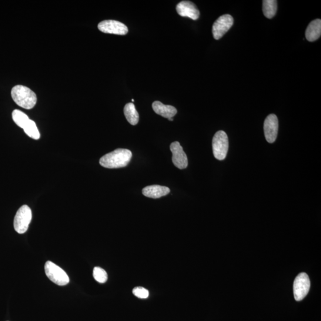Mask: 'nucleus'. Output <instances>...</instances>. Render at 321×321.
I'll list each match as a JSON object with an SVG mask.
<instances>
[{"instance_id": "obj_1", "label": "nucleus", "mask_w": 321, "mask_h": 321, "mask_svg": "<svg viewBox=\"0 0 321 321\" xmlns=\"http://www.w3.org/2000/svg\"><path fill=\"white\" fill-rule=\"evenodd\" d=\"M132 153L129 149H117L103 155L99 160L100 165L107 169H119L129 165Z\"/></svg>"}, {"instance_id": "obj_2", "label": "nucleus", "mask_w": 321, "mask_h": 321, "mask_svg": "<svg viewBox=\"0 0 321 321\" xmlns=\"http://www.w3.org/2000/svg\"><path fill=\"white\" fill-rule=\"evenodd\" d=\"M11 95L17 105L27 110L33 109L37 102L35 93L25 86L16 85L13 87Z\"/></svg>"}, {"instance_id": "obj_3", "label": "nucleus", "mask_w": 321, "mask_h": 321, "mask_svg": "<svg viewBox=\"0 0 321 321\" xmlns=\"http://www.w3.org/2000/svg\"><path fill=\"white\" fill-rule=\"evenodd\" d=\"M212 149L216 159L222 161L226 158L229 149V139L225 132L220 130L215 134L212 139Z\"/></svg>"}, {"instance_id": "obj_4", "label": "nucleus", "mask_w": 321, "mask_h": 321, "mask_svg": "<svg viewBox=\"0 0 321 321\" xmlns=\"http://www.w3.org/2000/svg\"><path fill=\"white\" fill-rule=\"evenodd\" d=\"M45 272L48 278L57 285L63 286L69 283L68 274L61 268L51 261L46 262Z\"/></svg>"}, {"instance_id": "obj_5", "label": "nucleus", "mask_w": 321, "mask_h": 321, "mask_svg": "<svg viewBox=\"0 0 321 321\" xmlns=\"http://www.w3.org/2000/svg\"><path fill=\"white\" fill-rule=\"evenodd\" d=\"M32 210L28 205H23L16 212L14 219V228L17 233L27 232L32 220Z\"/></svg>"}, {"instance_id": "obj_6", "label": "nucleus", "mask_w": 321, "mask_h": 321, "mask_svg": "<svg viewBox=\"0 0 321 321\" xmlns=\"http://www.w3.org/2000/svg\"><path fill=\"white\" fill-rule=\"evenodd\" d=\"M310 282L308 276L306 273H300L294 280L293 293L296 301L302 300L308 294Z\"/></svg>"}, {"instance_id": "obj_7", "label": "nucleus", "mask_w": 321, "mask_h": 321, "mask_svg": "<svg viewBox=\"0 0 321 321\" xmlns=\"http://www.w3.org/2000/svg\"><path fill=\"white\" fill-rule=\"evenodd\" d=\"M234 23L233 17L230 15H224L214 22L212 26V34L214 39L219 40L226 34L232 28Z\"/></svg>"}, {"instance_id": "obj_8", "label": "nucleus", "mask_w": 321, "mask_h": 321, "mask_svg": "<svg viewBox=\"0 0 321 321\" xmlns=\"http://www.w3.org/2000/svg\"><path fill=\"white\" fill-rule=\"evenodd\" d=\"M98 28L102 32L119 35H125L129 31L128 27L124 23L113 20H106L100 22Z\"/></svg>"}, {"instance_id": "obj_9", "label": "nucleus", "mask_w": 321, "mask_h": 321, "mask_svg": "<svg viewBox=\"0 0 321 321\" xmlns=\"http://www.w3.org/2000/svg\"><path fill=\"white\" fill-rule=\"evenodd\" d=\"M264 134L269 143L276 141L279 130V120L276 115L272 114L266 117L263 124Z\"/></svg>"}, {"instance_id": "obj_10", "label": "nucleus", "mask_w": 321, "mask_h": 321, "mask_svg": "<svg viewBox=\"0 0 321 321\" xmlns=\"http://www.w3.org/2000/svg\"><path fill=\"white\" fill-rule=\"evenodd\" d=\"M170 148L173 153L172 161L174 165L180 170L187 168L188 159L180 143L174 142L170 145Z\"/></svg>"}, {"instance_id": "obj_11", "label": "nucleus", "mask_w": 321, "mask_h": 321, "mask_svg": "<svg viewBox=\"0 0 321 321\" xmlns=\"http://www.w3.org/2000/svg\"><path fill=\"white\" fill-rule=\"evenodd\" d=\"M176 11L180 16L187 17L196 21L198 19L200 12L196 6L189 1H183L176 6Z\"/></svg>"}, {"instance_id": "obj_12", "label": "nucleus", "mask_w": 321, "mask_h": 321, "mask_svg": "<svg viewBox=\"0 0 321 321\" xmlns=\"http://www.w3.org/2000/svg\"><path fill=\"white\" fill-rule=\"evenodd\" d=\"M170 192L169 187L159 185L148 186L142 190L143 195L152 199H158L168 195Z\"/></svg>"}, {"instance_id": "obj_13", "label": "nucleus", "mask_w": 321, "mask_h": 321, "mask_svg": "<svg viewBox=\"0 0 321 321\" xmlns=\"http://www.w3.org/2000/svg\"><path fill=\"white\" fill-rule=\"evenodd\" d=\"M152 109L157 115L167 119L173 118L177 113V109L172 105H165L159 101H155L152 103Z\"/></svg>"}, {"instance_id": "obj_14", "label": "nucleus", "mask_w": 321, "mask_h": 321, "mask_svg": "<svg viewBox=\"0 0 321 321\" xmlns=\"http://www.w3.org/2000/svg\"><path fill=\"white\" fill-rule=\"evenodd\" d=\"M321 35V20H314L306 29L305 36L307 41L313 42L320 38Z\"/></svg>"}, {"instance_id": "obj_15", "label": "nucleus", "mask_w": 321, "mask_h": 321, "mask_svg": "<svg viewBox=\"0 0 321 321\" xmlns=\"http://www.w3.org/2000/svg\"><path fill=\"white\" fill-rule=\"evenodd\" d=\"M124 114L128 122L132 125L135 126L139 122V116L133 103H127L124 108Z\"/></svg>"}, {"instance_id": "obj_16", "label": "nucleus", "mask_w": 321, "mask_h": 321, "mask_svg": "<svg viewBox=\"0 0 321 321\" xmlns=\"http://www.w3.org/2000/svg\"><path fill=\"white\" fill-rule=\"evenodd\" d=\"M263 12L266 18L272 19L277 11V2L276 0H263Z\"/></svg>"}, {"instance_id": "obj_17", "label": "nucleus", "mask_w": 321, "mask_h": 321, "mask_svg": "<svg viewBox=\"0 0 321 321\" xmlns=\"http://www.w3.org/2000/svg\"><path fill=\"white\" fill-rule=\"evenodd\" d=\"M12 118L16 125L22 129L25 128L30 120L26 114L19 110H15L13 112Z\"/></svg>"}, {"instance_id": "obj_18", "label": "nucleus", "mask_w": 321, "mask_h": 321, "mask_svg": "<svg viewBox=\"0 0 321 321\" xmlns=\"http://www.w3.org/2000/svg\"><path fill=\"white\" fill-rule=\"evenodd\" d=\"M23 130L30 138L35 140H38L40 138V133L37 126L33 120H29Z\"/></svg>"}, {"instance_id": "obj_19", "label": "nucleus", "mask_w": 321, "mask_h": 321, "mask_svg": "<svg viewBox=\"0 0 321 321\" xmlns=\"http://www.w3.org/2000/svg\"><path fill=\"white\" fill-rule=\"evenodd\" d=\"M93 278L99 283H105L108 279V275L105 271L101 268L95 267L93 272Z\"/></svg>"}, {"instance_id": "obj_20", "label": "nucleus", "mask_w": 321, "mask_h": 321, "mask_svg": "<svg viewBox=\"0 0 321 321\" xmlns=\"http://www.w3.org/2000/svg\"><path fill=\"white\" fill-rule=\"evenodd\" d=\"M133 293L139 299H147L149 296V292L142 287H137L133 290Z\"/></svg>"}, {"instance_id": "obj_21", "label": "nucleus", "mask_w": 321, "mask_h": 321, "mask_svg": "<svg viewBox=\"0 0 321 321\" xmlns=\"http://www.w3.org/2000/svg\"><path fill=\"white\" fill-rule=\"evenodd\" d=\"M170 121H173V118H170V119H168Z\"/></svg>"}, {"instance_id": "obj_22", "label": "nucleus", "mask_w": 321, "mask_h": 321, "mask_svg": "<svg viewBox=\"0 0 321 321\" xmlns=\"http://www.w3.org/2000/svg\"><path fill=\"white\" fill-rule=\"evenodd\" d=\"M132 102H134V99H132Z\"/></svg>"}]
</instances>
